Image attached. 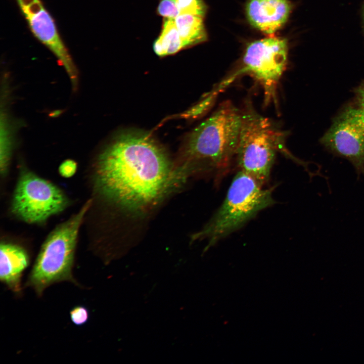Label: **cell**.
I'll return each instance as SVG.
<instances>
[{
	"mask_svg": "<svg viewBox=\"0 0 364 364\" xmlns=\"http://www.w3.org/2000/svg\"><path fill=\"white\" fill-rule=\"evenodd\" d=\"M95 184L106 200L136 212L156 205L181 186L162 148L149 136L133 132L117 135L100 152Z\"/></svg>",
	"mask_w": 364,
	"mask_h": 364,
	"instance_id": "cell-1",
	"label": "cell"
},
{
	"mask_svg": "<svg viewBox=\"0 0 364 364\" xmlns=\"http://www.w3.org/2000/svg\"><path fill=\"white\" fill-rule=\"evenodd\" d=\"M242 119L241 110L230 101L215 112L189 137L179 162L174 164L186 181L194 175L211 174L220 178L235 160Z\"/></svg>",
	"mask_w": 364,
	"mask_h": 364,
	"instance_id": "cell-2",
	"label": "cell"
},
{
	"mask_svg": "<svg viewBox=\"0 0 364 364\" xmlns=\"http://www.w3.org/2000/svg\"><path fill=\"white\" fill-rule=\"evenodd\" d=\"M242 111L241 125L235 160L240 171L262 186L269 179L277 153L282 152L306 167L285 146V134L270 119L258 113L250 102Z\"/></svg>",
	"mask_w": 364,
	"mask_h": 364,
	"instance_id": "cell-3",
	"label": "cell"
},
{
	"mask_svg": "<svg viewBox=\"0 0 364 364\" xmlns=\"http://www.w3.org/2000/svg\"><path fill=\"white\" fill-rule=\"evenodd\" d=\"M91 204L92 201H87L78 213L57 226L42 245L24 285L38 297L49 287L62 282L81 287L72 270L79 228Z\"/></svg>",
	"mask_w": 364,
	"mask_h": 364,
	"instance_id": "cell-4",
	"label": "cell"
},
{
	"mask_svg": "<svg viewBox=\"0 0 364 364\" xmlns=\"http://www.w3.org/2000/svg\"><path fill=\"white\" fill-rule=\"evenodd\" d=\"M274 187L263 189L239 170L222 204L210 221L192 236V241L206 239L207 249L243 226L259 212L272 205Z\"/></svg>",
	"mask_w": 364,
	"mask_h": 364,
	"instance_id": "cell-5",
	"label": "cell"
},
{
	"mask_svg": "<svg viewBox=\"0 0 364 364\" xmlns=\"http://www.w3.org/2000/svg\"><path fill=\"white\" fill-rule=\"evenodd\" d=\"M288 44L284 37L269 35L250 43L237 74H246L262 87L264 104L277 103V89L288 63Z\"/></svg>",
	"mask_w": 364,
	"mask_h": 364,
	"instance_id": "cell-6",
	"label": "cell"
},
{
	"mask_svg": "<svg viewBox=\"0 0 364 364\" xmlns=\"http://www.w3.org/2000/svg\"><path fill=\"white\" fill-rule=\"evenodd\" d=\"M68 204L67 197L59 187L23 170L14 191L11 210L22 220L37 223L62 212Z\"/></svg>",
	"mask_w": 364,
	"mask_h": 364,
	"instance_id": "cell-7",
	"label": "cell"
},
{
	"mask_svg": "<svg viewBox=\"0 0 364 364\" xmlns=\"http://www.w3.org/2000/svg\"><path fill=\"white\" fill-rule=\"evenodd\" d=\"M331 152L347 159L358 174L364 173V110L349 106L335 118L321 140Z\"/></svg>",
	"mask_w": 364,
	"mask_h": 364,
	"instance_id": "cell-8",
	"label": "cell"
},
{
	"mask_svg": "<svg viewBox=\"0 0 364 364\" xmlns=\"http://www.w3.org/2000/svg\"><path fill=\"white\" fill-rule=\"evenodd\" d=\"M16 2L32 32L58 59L69 78L73 92L76 93L79 86V72L52 16L40 0Z\"/></svg>",
	"mask_w": 364,
	"mask_h": 364,
	"instance_id": "cell-9",
	"label": "cell"
},
{
	"mask_svg": "<svg viewBox=\"0 0 364 364\" xmlns=\"http://www.w3.org/2000/svg\"><path fill=\"white\" fill-rule=\"evenodd\" d=\"M292 9L289 0H249L246 13L252 26L274 35L286 23Z\"/></svg>",
	"mask_w": 364,
	"mask_h": 364,
	"instance_id": "cell-10",
	"label": "cell"
},
{
	"mask_svg": "<svg viewBox=\"0 0 364 364\" xmlns=\"http://www.w3.org/2000/svg\"><path fill=\"white\" fill-rule=\"evenodd\" d=\"M12 88L10 77H2L0 116V168L2 175L7 170L11 156L17 143V133L24 123L13 117L10 109L12 100Z\"/></svg>",
	"mask_w": 364,
	"mask_h": 364,
	"instance_id": "cell-11",
	"label": "cell"
},
{
	"mask_svg": "<svg viewBox=\"0 0 364 364\" xmlns=\"http://www.w3.org/2000/svg\"><path fill=\"white\" fill-rule=\"evenodd\" d=\"M0 279L16 297L22 295V278L30 264L27 251L17 244L2 242L0 246Z\"/></svg>",
	"mask_w": 364,
	"mask_h": 364,
	"instance_id": "cell-12",
	"label": "cell"
},
{
	"mask_svg": "<svg viewBox=\"0 0 364 364\" xmlns=\"http://www.w3.org/2000/svg\"><path fill=\"white\" fill-rule=\"evenodd\" d=\"M184 49H187L207 41L208 35L204 18L190 15H179L174 19Z\"/></svg>",
	"mask_w": 364,
	"mask_h": 364,
	"instance_id": "cell-13",
	"label": "cell"
},
{
	"mask_svg": "<svg viewBox=\"0 0 364 364\" xmlns=\"http://www.w3.org/2000/svg\"><path fill=\"white\" fill-rule=\"evenodd\" d=\"M184 49L174 19L163 18L160 33L153 43L159 57L175 54Z\"/></svg>",
	"mask_w": 364,
	"mask_h": 364,
	"instance_id": "cell-14",
	"label": "cell"
},
{
	"mask_svg": "<svg viewBox=\"0 0 364 364\" xmlns=\"http://www.w3.org/2000/svg\"><path fill=\"white\" fill-rule=\"evenodd\" d=\"M179 15L190 14L204 18L207 7L204 0H174Z\"/></svg>",
	"mask_w": 364,
	"mask_h": 364,
	"instance_id": "cell-15",
	"label": "cell"
},
{
	"mask_svg": "<svg viewBox=\"0 0 364 364\" xmlns=\"http://www.w3.org/2000/svg\"><path fill=\"white\" fill-rule=\"evenodd\" d=\"M156 12L158 15L166 18L175 19L179 15L174 0H159Z\"/></svg>",
	"mask_w": 364,
	"mask_h": 364,
	"instance_id": "cell-16",
	"label": "cell"
},
{
	"mask_svg": "<svg viewBox=\"0 0 364 364\" xmlns=\"http://www.w3.org/2000/svg\"><path fill=\"white\" fill-rule=\"evenodd\" d=\"M70 316L74 324L76 326H81L88 321L89 312L85 307L76 306L70 310Z\"/></svg>",
	"mask_w": 364,
	"mask_h": 364,
	"instance_id": "cell-17",
	"label": "cell"
},
{
	"mask_svg": "<svg viewBox=\"0 0 364 364\" xmlns=\"http://www.w3.org/2000/svg\"><path fill=\"white\" fill-rule=\"evenodd\" d=\"M77 169V163L71 159H67L63 161L59 166V171L60 174L65 177L72 176Z\"/></svg>",
	"mask_w": 364,
	"mask_h": 364,
	"instance_id": "cell-18",
	"label": "cell"
},
{
	"mask_svg": "<svg viewBox=\"0 0 364 364\" xmlns=\"http://www.w3.org/2000/svg\"><path fill=\"white\" fill-rule=\"evenodd\" d=\"M356 105L364 110V81L355 89Z\"/></svg>",
	"mask_w": 364,
	"mask_h": 364,
	"instance_id": "cell-19",
	"label": "cell"
},
{
	"mask_svg": "<svg viewBox=\"0 0 364 364\" xmlns=\"http://www.w3.org/2000/svg\"><path fill=\"white\" fill-rule=\"evenodd\" d=\"M63 112V110L56 109L50 112L49 114V116L51 118H57L58 117H59Z\"/></svg>",
	"mask_w": 364,
	"mask_h": 364,
	"instance_id": "cell-20",
	"label": "cell"
}]
</instances>
